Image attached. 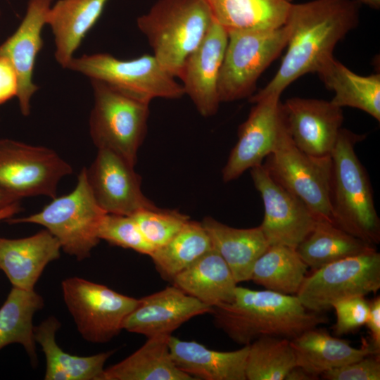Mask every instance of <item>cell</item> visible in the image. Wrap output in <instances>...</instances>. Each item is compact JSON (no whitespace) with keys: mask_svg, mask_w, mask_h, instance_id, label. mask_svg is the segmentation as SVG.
<instances>
[{"mask_svg":"<svg viewBox=\"0 0 380 380\" xmlns=\"http://www.w3.org/2000/svg\"><path fill=\"white\" fill-rule=\"evenodd\" d=\"M360 4L355 0H312L293 3L285 25L287 51L273 78L249 101L281 96L299 77L317 72L333 56L336 45L359 23Z\"/></svg>","mask_w":380,"mask_h":380,"instance_id":"1","label":"cell"},{"mask_svg":"<svg viewBox=\"0 0 380 380\" xmlns=\"http://www.w3.org/2000/svg\"><path fill=\"white\" fill-rule=\"evenodd\" d=\"M216 326L235 343L246 346L262 336L292 340L328 322L322 312L305 308L296 295L236 286L230 303L212 308Z\"/></svg>","mask_w":380,"mask_h":380,"instance_id":"2","label":"cell"},{"mask_svg":"<svg viewBox=\"0 0 380 380\" xmlns=\"http://www.w3.org/2000/svg\"><path fill=\"white\" fill-rule=\"evenodd\" d=\"M365 138L341 128L330 155L329 205L332 223L376 246L380 242V220L368 175L355 149Z\"/></svg>","mask_w":380,"mask_h":380,"instance_id":"3","label":"cell"},{"mask_svg":"<svg viewBox=\"0 0 380 380\" xmlns=\"http://www.w3.org/2000/svg\"><path fill=\"white\" fill-rule=\"evenodd\" d=\"M214 21L205 0H158L137 18V25L161 65L179 77Z\"/></svg>","mask_w":380,"mask_h":380,"instance_id":"4","label":"cell"},{"mask_svg":"<svg viewBox=\"0 0 380 380\" xmlns=\"http://www.w3.org/2000/svg\"><path fill=\"white\" fill-rule=\"evenodd\" d=\"M106 214L93 195L86 167H83L75 188L70 194L53 198L38 213L6 221L43 226L58 240L65 253L82 260L89 257L99 242V229Z\"/></svg>","mask_w":380,"mask_h":380,"instance_id":"5","label":"cell"},{"mask_svg":"<svg viewBox=\"0 0 380 380\" xmlns=\"http://www.w3.org/2000/svg\"><path fill=\"white\" fill-rule=\"evenodd\" d=\"M66 68L148 103L156 98L179 99L185 95L182 84L153 54H143L129 60L120 59L108 53L84 54L73 57Z\"/></svg>","mask_w":380,"mask_h":380,"instance_id":"6","label":"cell"},{"mask_svg":"<svg viewBox=\"0 0 380 380\" xmlns=\"http://www.w3.org/2000/svg\"><path fill=\"white\" fill-rule=\"evenodd\" d=\"M94 106L89 133L98 149L110 150L134 165L147 130L150 103L126 95L107 84L90 80Z\"/></svg>","mask_w":380,"mask_h":380,"instance_id":"7","label":"cell"},{"mask_svg":"<svg viewBox=\"0 0 380 380\" xmlns=\"http://www.w3.org/2000/svg\"><path fill=\"white\" fill-rule=\"evenodd\" d=\"M228 39L218 80L220 102L251 96L261 74L286 46L289 30L274 29L227 31Z\"/></svg>","mask_w":380,"mask_h":380,"instance_id":"8","label":"cell"},{"mask_svg":"<svg viewBox=\"0 0 380 380\" xmlns=\"http://www.w3.org/2000/svg\"><path fill=\"white\" fill-rule=\"evenodd\" d=\"M264 165L271 176L303 202L317 220L331 222V156L317 157L299 149L292 141L284 122Z\"/></svg>","mask_w":380,"mask_h":380,"instance_id":"9","label":"cell"},{"mask_svg":"<svg viewBox=\"0 0 380 380\" xmlns=\"http://www.w3.org/2000/svg\"><path fill=\"white\" fill-rule=\"evenodd\" d=\"M380 289V254L376 249L348 257L304 278L296 296L309 310L322 312L342 300L365 296Z\"/></svg>","mask_w":380,"mask_h":380,"instance_id":"10","label":"cell"},{"mask_svg":"<svg viewBox=\"0 0 380 380\" xmlns=\"http://www.w3.org/2000/svg\"><path fill=\"white\" fill-rule=\"evenodd\" d=\"M72 172L53 150L11 139H0V189L18 200L56 197L60 180Z\"/></svg>","mask_w":380,"mask_h":380,"instance_id":"11","label":"cell"},{"mask_svg":"<svg viewBox=\"0 0 380 380\" xmlns=\"http://www.w3.org/2000/svg\"><path fill=\"white\" fill-rule=\"evenodd\" d=\"M61 288L78 331L94 343H106L117 336L139 303V299L77 277L65 279Z\"/></svg>","mask_w":380,"mask_h":380,"instance_id":"12","label":"cell"},{"mask_svg":"<svg viewBox=\"0 0 380 380\" xmlns=\"http://www.w3.org/2000/svg\"><path fill=\"white\" fill-rule=\"evenodd\" d=\"M250 170L262 199L264 217L260 227L269 245L296 249L317 219L303 202L271 176L263 163Z\"/></svg>","mask_w":380,"mask_h":380,"instance_id":"13","label":"cell"},{"mask_svg":"<svg viewBox=\"0 0 380 380\" xmlns=\"http://www.w3.org/2000/svg\"><path fill=\"white\" fill-rule=\"evenodd\" d=\"M134 167L110 150L98 149L94 162L86 168L93 195L106 213L132 216L156 207L143 194L141 177Z\"/></svg>","mask_w":380,"mask_h":380,"instance_id":"14","label":"cell"},{"mask_svg":"<svg viewBox=\"0 0 380 380\" xmlns=\"http://www.w3.org/2000/svg\"><path fill=\"white\" fill-rule=\"evenodd\" d=\"M281 108L289 135L299 149L317 157L331 155L342 128L341 108L330 101L292 97Z\"/></svg>","mask_w":380,"mask_h":380,"instance_id":"15","label":"cell"},{"mask_svg":"<svg viewBox=\"0 0 380 380\" xmlns=\"http://www.w3.org/2000/svg\"><path fill=\"white\" fill-rule=\"evenodd\" d=\"M253 103L248 118L239 127L238 141L223 167L225 182L262 164L272 151L283 125L280 96L270 95Z\"/></svg>","mask_w":380,"mask_h":380,"instance_id":"16","label":"cell"},{"mask_svg":"<svg viewBox=\"0 0 380 380\" xmlns=\"http://www.w3.org/2000/svg\"><path fill=\"white\" fill-rule=\"evenodd\" d=\"M228 32L214 21L199 46L185 61L179 78L185 95L203 117L214 115L221 103L218 80Z\"/></svg>","mask_w":380,"mask_h":380,"instance_id":"17","label":"cell"},{"mask_svg":"<svg viewBox=\"0 0 380 380\" xmlns=\"http://www.w3.org/2000/svg\"><path fill=\"white\" fill-rule=\"evenodd\" d=\"M53 0H28L26 12L16 30L0 44V56L6 58L18 78L17 98L21 113L27 116L31 99L39 89L33 72L38 53L43 48L42 30Z\"/></svg>","mask_w":380,"mask_h":380,"instance_id":"18","label":"cell"},{"mask_svg":"<svg viewBox=\"0 0 380 380\" xmlns=\"http://www.w3.org/2000/svg\"><path fill=\"white\" fill-rule=\"evenodd\" d=\"M212 308L172 285L139 299L122 329L147 338L171 334L190 319L211 313Z\"/></svg>","mask_w":380,"mask_h":380,"instance_id":"19","label":"cell"},{"mask_svg":"<svg viewBox=\"0 0 380 380\" xmlns=\"http://www.w3.org/2000/svg\"><path fill=\"white\" fill-rule=\"evenodd\" d=\"M58 240L46 229L20 239L0 236V270L13 287L34 290L46 266L61 255Z\"/></svg>","mask_w":380,"mask_h":380,"instance_id":"20","label":"cell"},{"mask_svg":"<svg viewBox=\"0 0 380 380\" xmlns=\"http://www.w3.org/2000/svg\"><path fill=\"white\" fill-rule=\"evenodd\" d=\"M169 348L176 365L195 379L246 380L248 345L233 351H217L171 335Z\"/></svg>","mask_w":380,"mask_h":380,"instance_id":"21","label":"cell"},{"mask_svg":"<svg viewBox=\"0 0 380 380\" xmlns=\"http://www.w3.org/2000/svg\"><path fill=\"white\" fill-rule=\"evenodd\" d=\"M109 0H58L46 15L54 36L55 58L66 68L84 38L100 18Z\"/></svg>","mask_w":380,"mask_h":380,"instance_id":"22","label":"cell"},{"mask_svg":"<svg viewBox=\"0 0 380 380\" xmlns=\"http://www.w3.org/2000/svg\"><path fill=\"white\" fill-rule=\"evenodd\" d=\"M201 224L213 248L226 262L236 283L250 281L254 263L270 246L260 226L238 229L210 217H205Z\"/></svg>","mask_w":380,"mask_h":380,"instance_id":"23","label":"cell"},{"mask_svg":"<svg viewBox=\"0 0 380 380\" xmlns=\"http://www.w3.org/2000/svg\"><path fill=\"white\" fill-rule=\"evenodd\" d=\"M172 285L212 308L233 300L236 281L226 262L213 248L171 281Z\"/></svg>","mask_w":380,"mask_h":380,"instance_id":"24","label":"cell"},{"mask_svg":"<svg viewBox=\"0 0 380 380\" xmlns=\"http://www.w3.org/2000/svg\"><path fill=\"white\" fill-rule=\"evenodd\" d=\"M296 365L319 376L322 373L371 355H379L380 350L372 344L360 348L352 347L343 339L334 337L323 329H308L290 340Z\"/></svg>","mask_w":380,"mask_h":380,"instance_id":"25","label":"cell"},{"mask_svg":"<svg viewBox=\"0 0 380 380\" xmlns=\"http://www.w3.org/2000/svg\"><path fill=\"white\" fill-rule=\"evenodd\" d=\"M61 327L53 316L34 327V339L46 357V380H101L104 365L113 351L81 357L67 353L56 341Z\"/></svg>","mask_w":380,"mask_h":380,"instance_id":"26","label":"cell"},{"mask_svg":"<svg viewBox=\"0 0 380 380\" xmlns=\"http://www.w3.org/2000/svg\"><path fill=\"white\" fill-rule=\"evenodd\" d=\"M170 336L160 334L148 338L132 354L105 369L101 380H195L173 361Z\"/></svg>","mask_w":380,"mask_h":380,"instance_id":"27","label":"cell"},{"mask_svg":"<svg viewBox=\"0 0 380 380\" xmlns=\"http://www.w3.org/2000/svg\"><path fill=\"white\" fill-rule=\"evenodd\" d=\"M327 89L334 92L330 101L340 108L360 109L380 121V75H357L334 56L317 72Z\"/></svg>","mask_w":380,"mask_h":380,"instance_id":"28","label":"cell"},{"mask_svg":"<svg viewBox=\"0 0 380 380\" xmlns=\"http://www.w3.org/2000/svg\"><path fill=\"white\" fill-rule=\"evenodd\" d=\"M214 20L227 31L284 25L293 0H205Z\"/></svg>","mask_w":380,"mask_h":380,"instance_id":"29","label":"cell"},{"mask_svg":"<svg viewBox=\"0 0 380 380\" xmlns=\"http://www.w3.org/2000/svg\"><path fill=\"white\" fill-rule=\"evenodd\" d=\"M376 249V246L353 236L325 220H317L311 232L296 248L303 262L313 270Z\"/></svg>","mask_w":380,"mask_h":380,"instance_id":"30","label":"cell"},{"mask_svg":"<svg viewBox=\"0 0 380 380\" xmlns=\"http://www.w3.org/2000/svg\"><path fill=\"white\" fill-rule=\"evenodd\" d=\"M44 306V300L34 290L11 289L0 308V350L11 343L21 344L32 363L37 362L32 319Z\"/></svg>","mask_w":380,"mask_h":380,"instance_id":"31","label":"cell"},{"mask_svg":"<svg viewBox=\"0 0 380 380\" xmlns=\"http://www.w3.org/2000/svg\"><path fill=\"white\" fill-rule=\"evenodd\" d=\"M308 268L295 248L270 246L254 263L251 280L267 290L296 295Z\"/></svg>","mask_w":380,"mask_h":380,"instance_id":"32","label":"cell"},{"mask_svg":"<svg viewBox=\"0 0 380 380\" xmlns=\"http://www.w3.org/2000/svg\"><path fill=\"white\" fill-rule=\"evenodd\" d=\"M213 248L201 222L189 220L166 244L149 255L165 279H172L203 254Z\"/></svg>","mask_w":380,"mask_h":380,"instance_id":"33","label":"cell"},{"mask_svg":"<svg viewBox=\"0 0 380 380\" xmlns=\"http://www.w3.org/2000/svg\"><path fill=\"white\" fill-rule=\"evenodd\" d=\"M296 365L289 339L262 336L248 345L246 378L248 380H284Z\"/></svg>","mask_w":380,"mask_h":380,"instance_id":"34","label":"cell"},{"mask_svg":"<svg viewBox=\"0 0 380 380\" xmlns=\"http://www.w3.org/2000/svg\"><path fill=\"white\" fill-rule=\"evenodd\" d=\"M132 217L155 249L168 243L190 220L188 215L177 210L156 206L141 210Z\"/></svg>","mask_w":380,"mask_h":380,"instance_id":"35","label":"cell"},{"mask_svg":"<svg viewBox=\"0 0 380 380\" xmlns=\"http://www.w3.org/2000/svg\"><path fill=\"white\" fill-rule=\"evenodd\" d=\"M99 238L108 243L150 255L155 248L147 241L132 216L106 213L99 229Z\"/></svg>","mask_w":380,"mask_h":380,"instance_id":"36","label":"cell"},{"mask_svg":"<svg viewBox=\"0 0 380 380\" xmlns=\"http://www.w3.org/2000/svg\"><path fill=\"white\" fill-rule=\"evenodd\" d=\"M336 320L334 334L342 336L353 331L364 324L368 318L369 302L365 296H355L336 303L333 307Z\"/></svg>","mask_w":380,"mask_h":380,"instance_id":"37","label":"cell"},{"mask_svg":"<svg viewBox=\"0 0 380 380\" xmlns=\"http://www.w3.org/2000/svg\"><path fill=\"white\" fill-rule=\"evenodd\" d=\"M327 380H379V355H371L328 370L321 374Z\"/></svg>","mask_w":380,"mask_h":380,"instance_id":"38","label":"cell"},{"mask_svg":"<svg viewBox=\"0 0 380 380\" xmlns=\"http://www.w3.org/2000/svg\"><path fill=\"white\" fill-rule=\"evenodd\" d=\"M18 91V78L17 73L5 57L0 56V105L14 96Z\"/></svg>","mask_w":380,"mask_h":380,"instance_id":"39","label":"cell"},{"mask_svg":"<svg viewBox=\"0 0 380 380\" xmlns=\"http://www.w3.org/2000/svg\"><path fill=\"white\" fill-rule=\"evenodd\" d=\"M369 331L372 346L380 350V297L369 302V312L366 324Z\"/></svg>","mask_w":380,"mask_h":380,"instance_id":"40","label":"cell"},{"mask_svg":"<svg viewBox=\"0 0 380 380\" xmlns=\"http://www.w3.org/2000/svg\"><path fill=\"white\" fill-rule=\"evenodd\" d=\"M317 377L296 365L289 371L284 380H313L317 379Z\"/></svg>","mask_w":380,"mask_h":380,"instance_id":"41","label":"cell"},{"mask_svg":"<svg viewBox=\"0 0 380 380\" xmlns=\"http://www.w3.org/2000/svg\"><path fill=\"white\" fill-rule=\"evenodd\" d=\"M20 201L0 210V222L13 217L20 210Z\"/></svg>","mask_w":380,"mask_h":380,"instance_id":"42","label":"cell"},{"mask_svg":"<svg viewBox=\"0 0 380 380\" xmlns=\"http://www.w3.org/2000/svg\"><path fill=\"white\" fill-rule=\"evenodd\" d=\"M20 201L0 189V210Z\"/></svg>","mask_w":380,"mask_h":380,"instance_id":"43","label":"cell"},{"mask_svg":"<svg viewBox=\"0 0 380 380\" xmlns=\"http://www.w3.org/2000/svg\"><path fill=\"white\" fill-rule=\"evenodd\" d=\"M360 4H364L373 9L380 8V0H355Z\"/></svg>","mask_w":380,"mask_h":380,"instance_id":"44","label":"cell"},{"mask_svg":"<svg viewBox=\"0 0 380 380\" xmlns=\"http://www.w3.org/2000/svg\"><path fill=\"white\" fill-rule=\"evenodd\" d=\"M0 15H1V13H0Z\"/></svg>","mask_w":380,"mask_h":380,"instance_id":"45","label":"cell"}]
</instances>
